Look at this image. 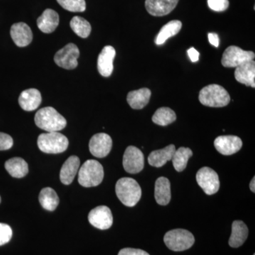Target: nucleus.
<instances>
[{
	"instance_id": "obj_34",
	"label": "nucleus",
	"mask_w": 255,
	"mask_h": 255,
	"mask_svg": "<svg viewBox=\"0 0 255 255\" xmlns=\"http://www.w3.org/2000/svg\"><path fill=\"white\" fill-rule=\"evenodd\" d=\"M14 144L12 137L8 134L0 132V150H6L11 148Z\"/></svg>"
},
{
	"instance_id": "obj_27",
	"label": "nucleus",
	"mask_w": 255,
	"mask_h": 255,
	"mask_svg": "<svg viewBox=\"0 0 255 255\" xmlns=\"http://www.w3.org/2000/svg\"><path fill=\"white\" fill-rule=\"evenodd\" d=\"M39 202L43 209L53 211L59 204V197L54 189L46 187L40 192Z\"/></svg>"
},
{
	"instance_id": "obj_11",
	"label": "nucleus",
	"mask_w": 255,
	"mask_h": 255,
	"mask_svg": "<svg viewBox=\"0 0 255 255\" xmlns=\"http://www.w3.org/2000/svg\"><path fill=\"white\" fill-rule=\"evenodd\" d=\"M89 222L94 227L100 230H107L113 224V216L110 208L100 206L92 209L88 216Z\"/></svg>"
},
{
	"instance_id": "obj_33",
	"label": "nucleus",
	"mask_w": 255,
	"mask_h": 255,
	"mask_svg": "<svg viewBox=\"0 0 255 255\" xmlns=\"http://www.w3.org/2000/svg\"><path fill=\"white\" fill-rule=\"evenodd\" d=\"M208 5L215 11H223L229 6L228 0H208Z\"/></svg>"
},
{
	"instance_id": "obj_14",
	"label": "nucleus",
	"mask_w": 255,
	"mask_h": 255,
	"mask_svg": "<svg viewBox=\"0 0 255 255\" xmlns=\"http://www.w3.org/2000/svg\"><path fill=\"white\" fill-rule=\"evenodd\" d=\"M179 0H146L147 12L154 16H163L172 12L177 6Z\"/></svg>"
},
{
	"instance_id": "obj_24",
	"label": "nucleus",
	"mask_w": 255,
	"mask_h": 255,
	"mask_svg": "<svg viewBox=\"0 0 255 255\" xmlns=\"http://www.w3.org/2000/svg\"><path fill=\"white\" fill-rule=\"evenodd\" d=\"M248 228L244 222L235 221L232 225V233L229 239V246L237 248L244 244L248 236Z\"/></svg>"
},
{
	"instance_id": "obj_5",
	"label": "nucleus",
	"mask_w": 255,
	"mask_h": 255,
	"mask_svg": "<svg viewBox=\"0 0 255 255\" xmlns=\"http://www.w3.org/2000/svg\"><path fill=\"white\" fill-rule=\"evenodd\" d=\"M38 148L48 154H58L65 152L68 149V137L59 132H47L38 137Z\"/></svg>"
},
{
	"instance_id": "obj_7",
	"label": "nucleus",
	"mask_w": 255,
	"mask_h": 255,
	"mask_svg": "<svg viewBox=\"0 0 255 255\" xmlns=\"http://www.w3.org/2000/svg\"><path fill=\"white\" fill-rule=\"evenodd\" d=\"M255 53L241 49L238 46L228 47L223 53L221 63L226 68H237L246 62L254 60Z\"/></svg>"
},
{
	"instance_id": "obj_3",
	"label": "nucleus",
	"mask_w": 255,
	"mask_h": 255,
	"mask_svg": "<svg viewBox=\"0 0 255 255\" xmlns=\"http://www.w3.org/2000/svg\"><path fill=\"white\" fill-rule=\"evenodd\" d=\"M104 175L102 164L95 159H88L79 170V184L84 187H97L102 183Z\"/></svg>"
},
{
	"instance_id": "obj_18",
	"label": "nucleus",
	"mask_w": 255,
	"mask_h": 255,
	"mask_svg": "<svg viewBox=\"0 0 255 255\" xmlns=\"http://www.w3.org/2000/svg\"><path fill=\"white\" fill-rule=\"evenodd\" d=\"M235 78L240 83L247 87H255V62H246L237 67L235 71Z\"/></svg>"
},
{
	"instance_id": "obj_17",
	"label": "nucleus",
	"mask_w": 255,
	"mask_h": 255,
	"mask_svg": "<svg viewBox=\"0 0 255 255\" xmlns=\"http://www.w3.org/2000/svg\"><path fill=\"white\" fill-rule=\"evenodd\" d=\"M42 102L41 92L36 89H28L21 92L18 97V104L26 112L36 110Z\"/></svg>"
},
{
	"instance_id": "obj_16",
	"label": "nucleus",
	"mask_w": 255,
	"mask_h": 255,
	"mask_svg": "<svg viewBox=\"0 0 255 255\" xmlns=\"http://www.w3.org/2000/svg\"><path fill=\"white\" fill-rule=\"evenodd\" d=\"M11 38L18 47L27 46L33 39L31 28L26 23L18 22L11 26L10 31Z\"/></svg>"
},
{
	"instance_id": "obj_13",
	"label": "nucleus",
	"mask_w": 255,
	"mask_h": 255,
	"mask_svg": "<svg viewBox=\"0 0 255 255\" xmlns=\"http://www.w3.org/2000/svg\"><path fill=\"white\" fill-rule=\"evenodd\" d=\"M216 150L223 155H231L241 150L243 141L236 135H221L215 140Z\"/></svg>"
},
{
	"instance_id": "obj_1",
	"label": "nucleus",
	"mask_w": 255,
	"mask_h": 255,
	"mask_svg": "<svg viewBox=\"0 0 255 255\" xmlns=\"http://www.w3.org/2000/svg\"><path fill=\"white\" fill-rule=\"evenodd\" d=\"M35 124L47 132H58L67 125L66 119L53 107H44L38 110L35 115Z\"/></svg>"
},
{
	"instance_id": "obj_28",
	"label": "nucleus",
	"mask_w": 255,
	"mask_h": 255,
	"mask_svg": "<svg viewBox=\"0 0 255 255\" xmlns=\"http://www.w3.org/2000/svg\"><path fill=\"white\" fill-rule=\"evenodd\" d=\"M192 155V150L189 147H181L176 150L172 158L174 169L177 172H182L187 167L188 160Z\"/></svg>"
},
{
	"instance_id": "obj_9",
	"label": "nucleus",
	"mask_w": 255,
	"mask_h": 255,
	"mask_svg": "<svg viewBox=\"0 0 255 255\" xmlns=\"http://www.w3.org/2000/svg\"><path fill=\"white\" fill-rule=\"evenodd\" d=\"M196 181L207 195H213L219 190L220 182L218 174L210 167H202L196 174Z\"/></svg>"
},
{
	"instance_id": "obj_12",
	"label": "nucleus",
	"mask_w": 255,
	"mask_h": 255,
	"mask_svg": "<svg viewBox=\"0 0 255 255\" xmlns=\"http://www.w3.org/2000/svg\"><path fill=\"white\" fill-rule=\"evenodd\" d=\"M89 147L92 155L95 157L99 158L107 157L112 150V137L104 132L95 134L90 139Z\"/></svg>"
},
{
	"instance_id": "obj_37",
	"label": "nucleus",
	"mask_w": 255,
	"mask_h": 255,
	"mask_svg": "<svg viewBox=\"0 0 255 255\" xmlns=\"http://www.w3.org/2000/svg\"><path fill=\"white\" fill-rule=\"evenodd\" d=\"M208 36H209V41L211 45L215 47L219 46V37L217 33H209Z\"/></svg>"
},
{
	"instance_id": "obj_38",
	"label": "nucleus",
	"mask_w": 255,
	"mask_h": 255,
	"mask_svg": "<svg viewBox=\"0 0 255 255\" xmlns=\"http://www.w3.org/2000/svg\"><path fill=\"white\" fill-rule=\"evenodd\" d=\"M255 177H253V179H252L251 182V184H250V187H251V190L253 191V193H255Z\"/></svg>"
},
{
	"instance_id": "obj_2",
	"label": "nucleus",
	"mask_w": 255,
	"mask_h": 255,
	"mask_svg": "<svg viewBox=\"0 0 255 255\" xmlns=\"http://www.w3.org/2000/svg\"><path fill=\"white\" fill-rule=\"evenodd\" d=\"M116 194L122 204L132 207L136 205L141 198V188L135 179L124 177L116 184Z\"/></svg>"
},
{
	"instance_id": "obj_35",
	"label": "nucleus",
	"mask_w": 255,
	"mask_h": 255,
	"mask_svg": "<svg viewBox=\"0 0 255 255\" xmlns=\"http://www.w3.org/2000/svg\"><path fill=\"white\" fill-rule=\"evenodd\" d=\"M118 255H150L145 251L134 248H124L121 250Z\"/></svg>"
},
{
	"instance_id": "obj_4",
	"label": "nucleus",
	"mask_w": 255,
	"mask_h": 255,
	"mask_svg": "<svg viewBox=\"0 0 255 255\" xmlns=\"http://www.w3.org/2000/svg\"><path fill=\"white\" fill-rule=\"evenodd\" d=\"M199 99L203 105L209 107H226L231 101L226 89L216 84L204 87L199 92Z\"/></svg>"
},
{
	"instance_id": "obj_36",
	"label": "nucleus",
	"mask_w": 255,
	"mask_h": 255,
	"mask_svg": "<svg viewBox=\"0 0 255 255\" xmlns=\"http://www.w3.org/2000/svg\"><path fill=\"white\" fill-rule=\"evenodd\" d=\"M188 55L193 63H196L199 59V53L194 48L188 50Z\"/></svg>"
},
{
	"instance_id": "obj_23",
	"label": "nucleus",
	"mask_w": 255,
	"mask_h": 255,
	"mask_svg": "<svg viewBox=\"0 0 255 255\" xmlns=\"http://www.w3.org/2000/svg\"><path fill=\"white\" fill-rule=\"evenodd\" d=\"M151 91L147 88H142L129 92L127 102L133 110H142L149 103Z\"/></svg>"
},
{
	"instance_id": "obj_40",
	"label": "nucleus",
	"mask_w": 255,
	"mask_h": 255,
	"mask_svg": "<svg viewBox=\"0 0 255 255\" xmlns=\"http://www.w3.org/2000/svg\"><path fill=\"white\" fill-rule=\"evenodd\" d=\"M255 255L254 254V255Z\"/></svg>"
},
{
	"instance_id": "obj_21",
	"label": "nucleus",
	"mask_w": 255,
	"mask_h": 255,
	"mask_svg": "<svg viewBox=\"0 0 255 255\" xmlns=\"http://www.w3.org/2000/svg\"><path fill=\"white\" fill-rule=\"evenodd\" d=\"M155 198L159 205L166 206L171 200L170 182L167 178L161 177L156 180Z\"/></svg>"
},
{
	"instance_id": "obj_30",
	"label": "nucleus",
	"mask_w": 255,
	"mask_h": 255,
	"mask_svg": "<svg viewBox=\"0 0 255 255\" xmlns=\"http://www.w3.org/2000/svg\"><path fill=\"white\" fill-rule=\"evenodd\" d=\"M70 26L73 31L82 38H87L91 33V25L86 19L80 16H74L70 21Z\"/></svg>"
},
{
	"instance_id": "obj_19",
	"label": "nucleus",
	"mask_w": 255,
	"mask_h": 255,
	"mask_svg": "<svg viewBox=\"0 0 255 255\" xmlns=\"http://www.w3.org/2000/svg\"><path fill=\"white\" fill-rule=\"evenodd\" d=\"M80 165V159L78 156L73 155L69 157L63 164L60 172V179L65 185L71 184L78 173Z\"/></svg>"
},
{
	"instance_id": "obj_15",
	"label": "nucleus",
	"mask_w": 255,
	"mask_h": 255,
	"mask_svg": "<svg viewBox=\"0 0 255 255\" xmlns=\"http://www.w3.org/2000/svg\"><path fill=\"white\" fill-rule=\"evenodd\" d=\"M115 56L116 50L114 47L107 46L102 49L97 60V68L101 75L105 78L111 76L114 70Z\"/></svg>"
},
{
	"instance_id": "obj_8",
	"label": "nucleus",
	"mask_w": 255,
	"mask_h": 255,
	"mask_svg": "<svg viewBox=\"0 0 255 255\" xmlns=\"http://www.w3.org/2000/svg\"><path fill=\"white\" fill-rule=\"evenodd\" d=\"M80 56L78 47L74 43H68L55 53L54 61L60 68L73 70L78 66V58Z\"/></svg>"
},
{
	"instance_id": "obj_6",
	"label": "nucleus",
	"mask_w": 255,
	"mask_h": 255,
	"mask_svg": "<svg viewBox=\"0 0 255 255\" xmlns=\"http://www.w3.org/2000/svg\"><path fill=\"white\" fill-rule=\"evenodd\" d=\"M164 242L171 251L182 252L191 248L195 239L192 233L187 230L174 229L166 233Z\"/></svg>"
},
{
	"instance_id": "obj_25",
	"label": "nucleus",
	"mask_w": 255,
	"mask_h": 255,
	"mask_svg": "<svg viewBox=\"0 0 255 255\" xmlns=\"http://www.w3.org/2000/svg\"><path fill=\"white\" fill-rule=\"evenodd\" d=\"M5 169L11 177L22 178L28 172L27 162L21 157H14L5 162Z\"/></svg>"
},
{
	"instance_id": "obj_26",
	"label": "nucleus",
	"mask_w": 255,
	"mask_h": 255,
	"mask_svg": "<svg viewBox=\"0 0 255 255\" xmlns=\"http://www.w3.org/2000/svg\"><path fill=\"white\" fill-rule=\"evenodd\" d=\"M182 27V23L179 20H173L164 25L159 31L155 38L157 45H162L171 37L175 36Z\"/></svg>"
},
{
	"instance_id": "obj_20",
	"label": "nucleus",
	"mask_w": 255,
	"mask_h": 255,
	"mask_svg": "<svg viewBox=\"0 0 255 255\" xmlns=\"http://www.w3.org/2000/svg\"><path fill=\"white\" fill-rule=\"evenodd\" d=\"M59 24V15L54 10L47 9L37 19V26L42 32L50 33Z\"/></svg>"
},
{
	"instance_id": "obj_32",
	"label": "nucleus",
	"mask_w": 255,
	"mask_h": 255,
	"mask_svg": "<svg viewBox=\"0 0 255 255\" xmlns=\"http://www.w3.org/2000/svg\"><path fill=\"white\" fill-rule=\"evenodd\" d=\"M12 237V230L7 224L0 223V246L9 243Z\"/></svg>"
},
{
	"instance_id": "obj_10",
	"label": "nucleus",
	"mask_w": 255,
	"mask_h": 255,
	"mask_svg": "<svg viewBox=\"0 0 255 255\" xmlns=\"http://www.w3.org/2000/svg\"><path fill=\"white\" fill-rule=\"evenodd\" d=\"M124 168L130 174L141 172L144 167V155L142 151L135 146H128L124 152Z\"/></svg>"
},
{
	"instance_id": "obj_39",
	"label": "nucleus",
	"mask_w": 255,
	"mask_h": 255,
	"mask_svg": "<svg viewBox=\"0 0 255 255\" xmlns=\"http://www.w3.org/2000/svg\"><path fill=\"white\" fill-rule=\"evenodd\" d=\"M0 203H1V196H0Z\"/></svg>"
},
{
	"instance_id": "obj_22",
	"label": "nucleus",
	"mask_w": 255,
	"mask_h": 255,
	"mask_svg": "<svg viewBox=\"0 0 255 255\" xmlns=\"http://www.w3.org/2000/svg\"><path fill=\"white\" fill-rule=\"evenodd\" d=\"M176 148L174 145H169L161 150H154L148 157V162L152 167H161L169 160H172Z\"/></svg>"
},
{
	"instance_id": "obj_29",
	"label": "nucleus",
	"mask_w": 255,
	"mask_h": 255,
	"mask_svg": "<svg viewBox=\"0 0 255 255\" xmlns=\"http://www.w3.org/2000/svg\"><path fill=\"white\" fill-rule=\"evenodd\" d=\"M176 119H177V116L175 112L168 107H161L158 109L152 116V118L154 123L162 127H165L173 123Z\"/></svg>"
},
{
	"instance_id": "obj_31",
	"label": "nucleus",
	"mask_w": 255,
	"mask_h": 255,
	"mask_svg": "<svg viewBox=\"0 0 255 255\" xmlns=\"http://www.w3.org/2000/svg\"><path fill=\"white\" fill-rule=\"evenodd\" d=\"M63 9L72 12H83L86 9L85 0H57Z\"/></svg>"
}]
</instances>
